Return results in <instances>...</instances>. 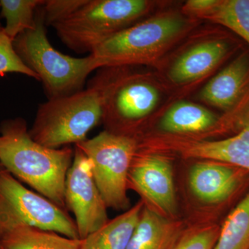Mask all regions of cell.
<instances>
[{"label": "cell", "instance_id": "2e32d148", "mask_svg": "<svg viewBox=\"0 0 249 249\" xmlns=\"http://www.w3.org/2000/svg\"><path fill=\"white\" fill-rule=\"evenodd\" d=\"M143 201H140L124 213L100 228L84 239L80 249H126L138 224Z\"/></svg>", "mask_w": 249, "mask_h": 249}, {"label": "cell", "instance_id": "cb8c5ba5", "mask_svg": "<svg viewBox=\"0 0 249 249\" xmlns=\"http://www.w3.org/2000/svg\"><path fill=\"white\" fill-rule=\"evenodd\" d=\"M219 231L217 227H211L183 234L173 249H213Z\"/></svg>", "mask_w": 249, "mask_h": 249}, {"label": "cell", "instance_id": "d4e9b609", "mask_svg": "<svg viewBox=\"0 0 249 249\" xmlns=\"http://www.w3.org/2000/svg\"><path fill=\"white\" fill-rule=\"evenodd\" d=\"M5 168H4V166H3L2 164H1V162H0V173H1V172L4 171Z\"/></svg>", "mask_w": 249, "mask_h": 249}, {"label": "cell", "instance_id": "52a82bcc", "mask_svg": "<svg viewBox=\"0 0 249 249\" xmlns=\"http://www.w3.org/2000/svg\"><path fill=\"white\" fill-rule=\"evenodd\" d=\"M18 224L80 239L76 223L65 210L28 189L4 170L0 173V232Z\"/></svg>", "mask_w": 249, "mask_h": 249}, {"label": "cell", "instance_id": "4fadbf2b", "mask_svg": "<svg viewBox=\"0 0 249 249\" xmlns=\"http://www.w3.org/2000/svg\"><path fill=\"white\" fill-rule=\"evenodd\" d=\"M238 174L228 165L213 161L199 162L190 172V186L204 202L217 204L227 199L238 186Z\"/></svg>", "mask_w": 249, "mask_h": 249}, {"label": "cell", "instance_id": "603a6c76", "mask_svg": "<svg viewBox=\"0 0 249 249\" xmlns=\"http://www.w3.org/2000/svg\"><path fill=\"white\" fill-rule=\"evenodd\" d=\"M86 0H47L42 6L46 26L53 27L74 14Z\"/></svg>", "mask_w": 249, "mask_h": 249}, {"label": "cell", "instance_id": "ffe728a7", "mask_svg": "<svg viewBox=\"0 0 249 249\" xmlns=\"http://www.w3.org/2000/svg\"><path fill=\"white\" fill-rule=\"evenodd\" d=\"M213 249H249V191L228 216Z\"/></svg>", "mask_w": 249, "mask_h": 249}, {"label": "cell", "instance_id": "277c9868", "mask_svg": "<svg viewBox=\"0 0 249 249\" xmlns=\"http://www.w3.org/2000/svg\"><path fill=\"white\" fill-rule=\"evenodd\" d=\"M42 6L36 15L35 27L18 36L14 48L24 63L39 77L48 99L83 89L90 73L99 70L91 55L75 58L56 50L47 36Z\"/></svg>", "mask_w": 249, "mask_h": 249}, {"label": "cell", "instance_id": "6da1fadb", "mask_svg": "<svg viewBox=\"0 0 249 249\" xmlns=\"http://www.w3.org/2000/svg\"><path fill=\"white\" fill-rule=\"evenodd\" d=\"M74 150L44 146L31 138L22 118L0 124V162L19 181L65 210V185Z\"/></svg>", "mask_w": 249, "mask_h": 249}, {"label": "cell", "instance_id": "30bf717a", "mask_svg": "<svg viewBox=\"0 0 249 249\" xmlns=\"http://www.w3.org/2000/svg\"><path fill=\"white\" fill-rule=\"evenodd\" d=\"M127 186L163 213L170 216L176 214L178 202L173 165L166 157L137 148L129 169Z\"/></svg>", "mask_w": 249, "mask_h": 249}, {"label": "cell", "instance_id": "9a60e30c", "mask_svg": "<svg viewBox=\"0 0 249 249\" xmlns=\"http://www.w3.org/2000/svg\"><path fill=\"white\" fill-rule=\"evenodd\" d=\"M183 152L192 158L224 162L249 170V123L234 137L214 142H190Z\"/></svg>", "mask_w": 249, "mask_h": 249}, {"label": "cell", "instance_id": "3957f363", "mask_svg": "<svg viewBox=\"0 0 249 249\" xmlns=\"http://www.w3.org/2000/svg\"><path fill=\"white\" fill-rule=\"evenodd\" d=\"M193 22L182 15L165 13L152 16L117 33L90 55L103 67L155 63L186 35Z\"/></svg>", "mask_w": 249, "mask_h": 249}, {"label": "cell", "instance_id": "ba28073f", "mask_svg": "<svg viewBox=\"0 0 249 249\" xmlns=\"http://www.w3.org/2000/svg\"><path fill=\"white\" fill-rule=\"evenodd\" d=\"M121 68L106 98L103 121L106 130L131 137L132 131L155 110L160 93L145 76Z\"/></svg>", "mask_w": 249, "mask_h": 249}, {"label": "cell", "instance_id": "9c48e42d", "mask_svg": "<svg viewBox=\"0 0 249 249\" xmlns=\"http://www.w3.org/2000/svg\"><path fill=\"white\" fill-rule=\"evenodd\" d=\"M65 200L74 214L80 239L96 231L109 221L107 207L95 182L91 162L77 147L65 181Z\"/></svg>", "mask_w": 249, "mask_h": 249}, {"label": "cell", "instance_id": "8fae6325", "mask_svg": "<svg viewBox=\"0 0 249 249\" xmlns=\"http://www.w3.org/2000/svg\"><path fill=\"white\" fill-rule=\"evenodd\" d=\"M223 39H210L188 49L170 67V80L176 85L194 83L213 71L231 52Z\"/></svg>", "mask_w": 249, "mask_h": 249}, {"label": "cell", "instance_id": "5b68a950", "mask_svg": "<svg viewBox=\"0 0 249 249\" xmlns=\"http://www.w3.org/2000/svg\"><path fill=\"white\" fill-rule=\"evenodd\" d=\"M152 6L146 0H86L74 14L52 27L69 49L91 53L111 36L142 20Z\"/></svg>", "mask_w": 249, "mask_h": 249}, {"label": "cell", "instance_id": "5bb4252c", "mask_svg": "<svg viewBox=\"0 0 249 249\" xmlns=\"http://www.w3.org/2000/svg\"><path fill=\"white\" fill-rule=\"evenodd\" d=\"M183 235L180 223L145 205L126 249H173Z\"/></svg>", "mask_w": 249, "mask_h": 249}, {"label": "cell", "instance_id": "44dd1931", "mask_svg": "<svg viewBox=\"0 0 249 249\" xmlns=\"http://www.w3.org/2000/svg\"><path fill=\"white\" fill-rule=\"evenodd\" d=\"M45 0H0L1 15L6 19L4 31L13 41L35 27L37 10Z\"/></svg>", "mask_w": 249, "mask_h": 249}, {"label": "cell", "instance_id": "e0dca14e", "mask_svg": "<svg viewBox=\"0 0 249 249\" xmlns=\"http://www.w3.org/2000/svg\"><path fill=\"white\" fill-rule=\"evenodd\" d=\"M80 239L41 230L24 224L0 232V249H80Z\"/></svg>", "mask_w": 249, "mask_h": 249}, {"label": "cell", "instance_id": "d6986e66", "mask_svg": "<svg viewBox=\"0 0 249 249\" xmlns=\"http://www.w3.org/2000/svg\"><path fill=\"white\" fill-rule=\"evenodd\" d=\"M198 18L229 28L249 44V0H211Z\"/></svg>", "mask_w": 249, "mask_h": 249}, {"label": "cell", "instance_id": "7402d4cb", "mask_svg": "<svg viewBox=\"0 0 249 249\" xmlns=\"http://www.w3.org/2000/svg\"><path fill=\"white\" fill-rule=\"evenodd\" d=\"M9 73H21L40 81L38 76L19 58L14 48V41L0 24V77Z\"/></svg>", "mask_w": 249, "mask_h": 249}, {"label": "cell", "instance_id": "7c38bea8", "mask_svg": "<svg viewBox=\"0 0 249 249\" xmlns=\"http://www.w3.org/2000/svg\"><path fill=\"white\" fill-rule=\"evenodd\" d=\"M249 86V52L237 56L209 80L199 94L201 101L229 110L235 106Z\"/></svg>", "mask_w": 249, "mask_h": 249}, {"label": "cell", "instance_id": "7a4b0ae2", "mask_svg": "<svg viewBox=\"0 0 249 249\" xmlns=\"http://www.w3.org/2000/svg\"><path fill=\"white\" fill-rule=\"evenodd\" d=\"M119 70L99 69L86 89L40 105L29 129L31 138L54 149L86 140L91 129L103 120L106 98Z\"/></svg>", "mask_w": 249, "mask_h": 249}, {"label": "cell", "instance_id": "ac0fdd59", "mask_svg": "<svg viewBox=\"0 0 249 249\" xmlns=\"http://www.w3.org/2000/svg\"><path fill=\"white\" fill-rule=\"evenodd\" d=\"M217 121L214 113L202 106L181 101L165 112L160 126L170 133H195L211 128Z\"/></svg>", "mask_w": 249, "mask_h": 249}, {"label": "cell", "instance_id": "8992f818", "mask_svg": "<svg viewBox=\"0 0 249 249\" xmlns=\"http://www.w3.org/2000/svg\"><path fill=\"white\" fill-rule=\"evenodd\" d=\"M75 145L91 162L95 182L107 207L128 210L127 181L138 148L137 139L104 130Z\"/></svg>", "mask_w": 249, "mask_h": 249}]
</instances>
